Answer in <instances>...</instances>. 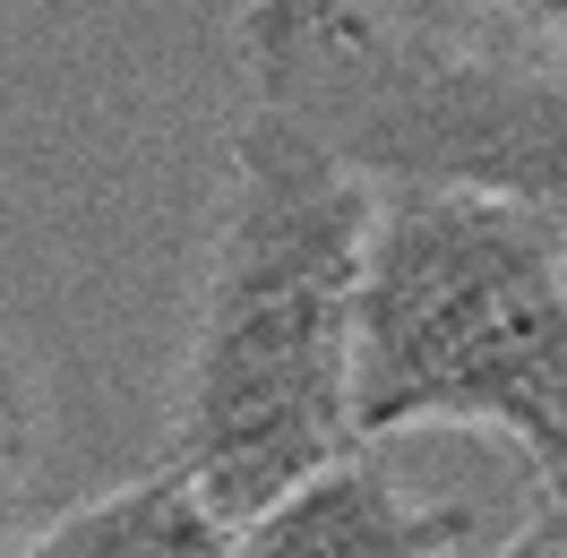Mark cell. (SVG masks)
<instances>
[{"label": "cell", "mask_w": 567, "mask_h": 558, "mask_svg": "<svg viewBox=\"0 0 567 558\" xmlns=\"http://www.w3.org/2000/svg\"><path fill=\"white\" fill-rule=\"evenodd\" d=\"M370 224L379 173H361L310 112L249 86L164 447L241 541L319 464L361 447Z\"/></svg>", "instance_id": "1"}, {"label": "cell", "mask_w": 567, "mask_h": 558, "mask_svg": "<svg viewBox=\"0 0 567 558\" xmlns=\"http://www.w3.org/2000/svg\"><path fill=\"white\" fill-rule=\"evenodd\" d=\"M482 430L533 464L542 516L507 550H567V224L473 180H379L361 292V438Z\"/></svg>", "instance_id": "2"}, {"label": "cell", "mask_w": 567, "mask_h": 558, "mask_svg": "<svg viewBox=\"0 0 567 558\" xmlns=\"http://www.w3.org/2000/svg\"><path fill=\"white\" fill-rule=\"evenodd\" d=\"M241 70L310 112L361 173L473 180L567 224V52L430 35L370 0H258Z\"/></svg>", "instance_id": "3"}, {"label": "cell", "mask_w": 567, "mask_h": 558, "mask_svg": "<svg viewBox=\"0 0 567 558\" xmlns=\"http://www.w3.org/2000/svg\"><path fill=\"white\" fill-rule=\"evenodd\" d=\"M464 541H473V524L413 507L361 438L249 524L241 558H439V550H464Z\"/></svg>", "instance_id": "4"}, {"label": "cell", "mask_w": 567, "mask_h": 558, "mask_svg": "<svg viewBox=\"0 0 567 558\" xmlns=\"http://www.w3.org/2000/svg\"><path fill=\"white\" fill-rule=\"evenodd\" d=\"M9 558H241V524L164 455L138 482L95 489L52 524L18 533Z\"/></svg>", "instance_id": "5"}, {"label": "cell", "mask_w": 567, "mask_h": 558, "mask_svg": "<svg viewBox=\"0 0 567 558\" xmlns=\"http://www.w3.org/2000/svg\"><path fill=\"white\" fill-rule=\"evenodd\" d=\"M482 9H498V18L525 43H542V52H567V0H482Z\"/></svg>", "instance_id": "6"}]
</instances>
